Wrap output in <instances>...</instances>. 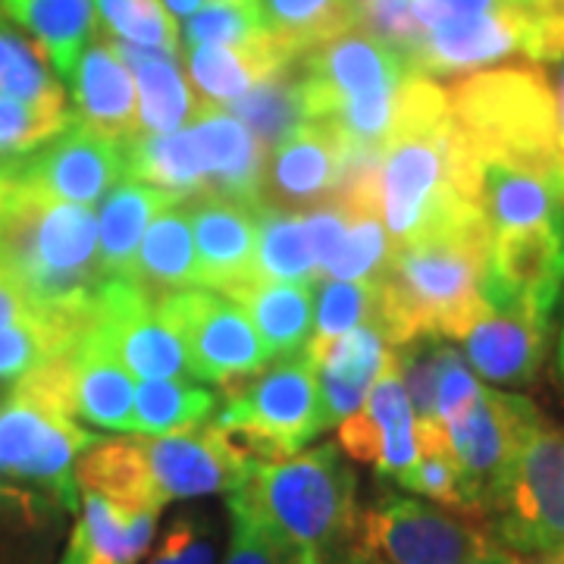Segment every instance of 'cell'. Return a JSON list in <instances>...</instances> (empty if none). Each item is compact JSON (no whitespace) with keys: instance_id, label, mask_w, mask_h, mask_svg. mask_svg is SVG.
Wrapping results in <instances>:
<instances>
[{"instance_id":"obj_1","label":"cell","mask_w":564,"mask_h":564,"mask_svg":"<svg viewBox=\"0 0 564 564\" xmlns=\"http://www.w3.org/2000/svg\"><path fill=\"white\" fill-rule=\"evenodd\" d=\"M477 185L440 79L411 73L399 91V110L380 161V217L392 245L477 217Z\"/></svg>"},{"instance_id":"obj_2","label":"cell","mask_w":564,"mask_h":564,"mask_svg":"<svg viewBox=\"0 0 564 564\" xmlns=\"http://www.w3.org/2000/svg\"><path fill=\"white\" fill-rule=\"evenodd\" d=\"M484 214L440 226L421 239L392 245L377 280V323L386 343L404 345L417 336L462 339L486 311L484 267L489 254Z\"/></svg>"},{"instance_id":"obj_3","label":"cell","mask_w":564,"mask_h":564,"mask_svg":"<svg viewBox=\"0 0 564 564\" xmlns=\"http://www.w3.org/2000/svg\"><path fill=\"white\" fill-rule=\"evenodd\" d=\"M445 91L470 176L499 166L564 180L562 122L543 66H492L458 76Z\"/></svg>"},{"instance_id":"obj_4","label":"cell","mask_w":564,"mask_h":564,"mask_svg":"<svg viewBox=\"0 0 564 564\" xmlns=\"http://www.w3.org/2000/svg\"><path fill=\"white\" fill-rule=\"evenodd\" d=\"M0 273L39 311L88 302L104 280L98 214L85 204L51 202L20 188L10 158L0 185Z\"/></svg>"},{"instance_id":"obj_5","label":"cell","mask_w":564,"mask_h":564,"mask_svg":"<svg viewBox=\"0 0 564 564\" xmlns=\"http://www.w3.org/2000/svg\"><path fill=\"white\" fill-rule=\"evenodd\" d=\"M226 502L242 505L307 564H336L358 518V480L343 448L317 445L254 470Z\"/></svg>"},{"instance_id":"obj_6","label":"cell","mask_w":564,"mask_h":564,"mask_svg":"<svg viewBox=\"0 0 564 564\" xmlns=\"http://www.w3.org/2000/svg\"><path fill=\"white\" fill-rule=\"evenodd\" d=\"M499 552L477 518L408 496H380L358 508L336 564H455Z\"/></svg>"},{"instance_id":"obj_7","label":"cell","mask_w":564,"mask_h":564,"mask_svg":"<svg viewBox=\"0 0 564 564\" xmlns=\"http://www.w3.org/2000/svg\"><path fill=\"white\" fill-rule=\"evenodd\" d=\"M489 536L511 555H552L564 549V430L545 421L527 433L496 489Z\"/></svg>"},{"instance_id":"obj_8","label":"cell","mask_w":564,"mask_h":564,"mask_svg":"<svg viewBox=\"0 0 564 564\" xmlns=\"http://www.w3.org/2000/svg\"><path fill=\"white\" fill-rule=\"evenodd\" d=\"M540 417V408L524 395L480 389V395L455 421L445 423L448 448L462 474L464 508L470 518L484 521L518 448Z\"/></svg>"},{"instance_id":"obj_9","label":"cell","mask_w":564,"mask_h":564,"mask_svg":"<svg viewBox=\"0 0 564 564\" xmlns=\"http://www.w3.org/2000/svg\"><path fill=\"white\" fill-rule=\"evenodd\" d=\"M163 321L185 345L192 377L217 383L254 377L270 361L254 323L239 304L214 289H182L158 302Z\"/></svg>"},{"instance_id":"obj_10","label":"cell","mask_w":564,"mask_h":564,"mask_svg":"<svg viewBox=\"0 0 564 564\" xmlns=\"http://www.w3.org/2000/svg\"><path fill=\"white\" fill-rule=\"evenodd\" d=\"M95 443L98 436L69 417L41 411L17 395L0 402V480L41 489L57 499L63 511L79 508L76 462Z\"/></svg>"},{"instance_id":"obj_11","label":"cell","mask_w":564,"mask_h":564,"mask_svg":"<svg viewBox=\"0 0 564 564\" xmlns=\"http://www.w3.org/2000/svg\"><path fill=\"white\" fill-rule=\"evenodd\" d=\"M88 336L141 380H195L182 339L163 321L161 307L129 276H104L91 292ZM198 383V380H195Z\"/></svg>"},{"instance_id":"obj_12","label":"cell","mask_w":564,"mask_h":564,"mask_svg":"<svg viewBox=\"0 0 564 564\" xmlns=\"http://www.w3.org/2000/svg\"><path fill=\"white\" fill-rule=\"evenodd\" d=\"M564 289V229L536 226L489 239L484 302L492 311L552 323Z\"/></svg>"},{"instance_id":"obj_13","label":"cell","mask_w":564,"mask_h":564,"mask_svg":"<svg viewBox=\"0 0 564 564\" xmlns=\"http://www.w3.org/2000/svg\"><path fill=\"white\" fill-rule=\"evenodd\" d=\"M13 182L51 202L98 204L122 180L126 170V144L110 141L88 129L76 117L57 139L35 151L10 158Z\"/></svg>"},{"instance_id":"obj_14","label":"cell","mask_w":564,"mask_h":564,"mask_svg":"<svg viewBox=\"0 0 564 564\" xmlns=\"http://www.w3.org/2000/svg\"><path fill=\"white\" fill-rule=\"evenodd\" d=\"M299 73H302L307 120L314 122L323 120L345 98L367 95L377 88H395L408 79V73L417 69H411L383 41H377L361 29H348L299 57Z\"/></svg>"},{"instance_id":"obj_15","label":"cell","mask_w":564,"mask_h":564,"mask_svg":"<svg viewBox=\"0 0 564 564\" xmlns=\"http://www.w3.org/2000/svg\"><path fill=\"white\" fill-rule=\"evenodd\" d=\"M226 404L261 423L267 433H273L292 452L323 433L317 367L307 358V351L267 364L261 373L248 380L242 395Z\"/></svg>"},{"instance_id":"obj_16","label":"cell","mask_w":564,"mask_h":564,"mask_svg":"<svg viewBox=\"0 0 564 564\" xmlns=\"http://www.w3.org/2000/svg\"><path fill=\"white\" fill-rule=\"evenodd\" d=\"M343 135L329 122H304L299 132L270 148L263 161L261 202L307 210L336 195Z\"/></svg>"},{"instance_id":"obj_17","label":"cell","mask_w":564,"mask_h":564,"mask_svg":"<svg viewBox=\"0 0 564 564\" xmlns=\"http://www.w3.org/2000/svg\"><path fill=\"white\" fill-rule=\"evenodd\" d=\"M73 117L98 135L126 144L139 135V95L135 79L113 51L107 32L88 41L69 76Z\"/></svg>"},{"instance_id":"obj_18","label":"cell","mask_w":564,"mask_h":564,"mask_svg":"<svg viewBox=\"0 0 564 564\" xmlns=\"http://www.w3.org/2000/svg\"><path fill=\"white\" fill-rule=\"evenodd\" d=\"M185 214L192 223L202 289L226 292L254 276V207L202 195L185 202Z\"/></svg>"},{"instance_id":"obj_19","label":"cell","mask_w":564,"mask_h":564,"mask_svg":"<svg viewBox=\"0 0 564 564\" xmlns=\"http://www.w3.org/2000/svg\"><path fill=\"white\" fill-rule=\"evenodd\" d=\"M141 448L163 505L173 499L229 496L248 480L236 464L223 458L204 430L163 433L154 440H141Z\"/></svg>"},{"instance_id":"obj_20","label":"cell","mask_w":564,"mask_h":564,"mask_svg":"<svg viewBox=\"0 0 564 564\" xmlns=\"http://www.w3.org/2000/svg\"><path fill=\"white\" fill-rule=\"evenodd\" d=\"M204 163L207 192L229 202L258 207L263 182V148L242 122L217 104H202L198 117L188 122Z\"/></svg>"},{"instance_id":"obj_21","label":"cell","mask_w":564,"mask_h":564,"mask_svg":"<svg viewBox=\"0 0 564 564\" xmlns=\"http://www.w3.org/2000/svg\"><path fill=\"white\" fill-rule=\"evenodd\" d=\"M549 326L486 307L462 336L467 367L496 386H530L543 367Z\"/></svg>"},{"instance_id":"obj_22","label":"cell","mask_w":564,"mask_h":564,"mask_svg":"<svg viewBox=\"0 0 564 564\" xmlns=\"http://www.w3.org/2000/svg\"><path fill=\"white\" fill-rule=\"evenodd\" d=\"M389 351L392 345L386 343L380 323L370 321L348 329L314 361L323 430L361 411L370 386L389 361Z\"/></svg>"},{"instance_id":"obj_23","label":"cell","mask_w":564,"mask_h":564,"mask_svg":"<svg viewBox=\"0 0 564 564\" xmlns=\"http://www.w3.org/2000/svg\"><path fill=\"white\" fill-rule=\"evenodd\" d=\"M158 518L161 511H122L95 492H82L57 564H139L151 549Z\"/></svg>"},{"instance_id":"obj_24","label":"cell","mask_w":564,"mask_h":564,"mask_svg":"<svg viewBox=\"0 0 564 564\" xmlns=\"http://www.w3.org/2000/svg\"><path fill=\"white\" fill-rule=\"evenodd\" d=\"M110 44L135 79L139 135H166V132L185 129L198 117L204 101L192 91V85L182 76V66L173 54L154 51V47H139V44L120 39H110Z\"/></svg>"},{"instance_id":"obj_25","label":"cell","mask_w":564,"mask_h":564,"mask_svg":"<svg viewBox=\"0 0 564 564\" xmlns=\"http://www.w3.org/2000/svg\"><path fill=\"white\" fill-rule=\"evenodd\" d=\"M254 323L270 361L302 355L314 329V285L248 276L223 292Z\"/></svg>"},{"instance_id":"obj_26","label":"cell","mask_w":564,"mask_h":564,"mask_svg":"<svg viewBox=\"0 0 564 564\" xmlns=\"http://www.w3.org/2000/svg\"><path fill=\"white\" fill-rule=\"evenodd\" d=\"M182 51L202 101L217 107L242 98L251 85L270 79L273 73L295 63V57L270 32L248 44H195Z\"/></svg>"},{"instance_id":"obj_27","label":"cell","mask_w":564,"mask_h":564,"mask_svg":"<svg viewBox=\"0 0 564 564\" xmlns=\"http://www.w3.org/2000/svg\"><path fill=\"white\" fill-rule=\"evenodd\" d=\"M129 280L154 302L182 289H202L185 204H166L161 214L148 223L135 261L129 267Z\"/></svg>"},{"instance_id":"obj_28","label":"cell","mask_w":564,"mask_h":564,"mask_svg":"<svg viewBox=\"0 0 564 564\" xmlns=\"http://www.w3.org/2000/svg\"><path fill=\"white\" fill-rule=\"evenodd\" d=\"M0 13L32 35L66 82L88 41L101 32L95 0H0Z\"/></svg>"},{"instance_id":"obj_29","label":"cell","mask_w":564,"mask_h":564,"mask_svg":"<svg viewBox=\"0 0 564 564\" xmlns=\"http://www.w3.org/2000/svg\"><path fill=\"white\" fill-rule=\"evenodd\" d=\"M79 492H95L122 511H163L141 440H98L76 462Z\"/></svg>"},{"instance_id":"obj_30","label":"cell","mask_w":564,"mask_h":564,"mask_svg":"<svg viewBox=\"0 0 564 564\" xmlns=\"http://www.w3.org/2000/svg\"><path fill=\"white\" fill-rule=\"evenodd\" d=\"M98 207V254H101L104 276H129L135 261L141 236L148 223L161 214L166 204H176L163 192L151 188L135 176H122Z\"/></svg>"},{"instance_id":"obj_31","label":"cell","mask_w":564,"mask_h":564,"mask_svg":"<svg viewBox=\"0 0 564 564\" xmlns=\"http://www.w3.org/2000/svg\"><path fill=\"white\" fill-rule=\"evenodd\" d=\"M126 170L129 176L148 182L176 204L202 198L207 192L204 163L192 126L166 135H135L126 141Z\"/></svg>"},{"instance_id":"obj_32","label":"cell","mask_w":564,"mask_h":564,"mask_svg":"<svg viewBox=\"0 0 564 564\" xmlns=\"http://www.w3.org/2000/svg\"><path fill=\"white\" fill-rule=\"evenodd\" d=\"M73 361H76V411L82 421L117 433H132L135 386L129 370L88 333L73 345Z\"/></svg>"},{"instance_id":"obj_33","label":"cell","mask_w":564,"mask_h":564,"mask_svg":"<svg viewBox=\"0 0 564 564\" xmlns=\"http://www.w3.org/2000/svg\"><path fill=\"white\" fill-rule=\"evenodd\" d=\"M63 505L32 486H0V564H51Z\"/></svg>"},{"instance_id":"obj_34","label":"cell","mask_w":564,"mask_h":564,"mask_svg":"<svg viewBox=\"0 0 564 564\" xmlns=\"http://www.w3.org/2000/svg\"><path fill=\"white\" fill-rule=\"evenodd\" d=\"M223 110H229L245 129L261 141L263 151L276 148L292 132H299L307 120V107H304V85L299 73V61L285 66L280 73H273L270 79L258 82L245 91L242 98L226 104Z\"/></svg>"},{"instance_id":"obj_35","label":"cell","mask_w":564,"mask_h":564,"mask_svg":"<svg viewBox=\"0 0 564 564\" xmlns=\"http://www.w3.org/2000/svg\"><path fill=\"white\" fill-rule=\"evenodd\" d=\"M254 276L304 285L321 282L304 236L302 210L267 202L254 207Z\"/></svg>"},{"instance_id":"obj_36","label":"cell","mask_w":564,"mask_h":564,"mask_svg":"<svg viewBox=\"0 0 564 564\" xmlns=\"http://www.w3.org/2000/svg\"><path fill=\"white\" fill-rule=\"evenodd\" d=\"M217 411V395L195 380H144L132 399V433L163 436L198 430Z\"/></svg>"},{"instance_id":"obj_37","label":"cell","mask_w":564,"mask_h":564,"mask_svg":"<svg viewBox=\"0 0 564 564\" xmlns=\"http://www.w3.org/2000/svg\"><path fill=\"white\" fill-rule=\"evenodd\" d=\"M263 29L299 61L311 47L355 29L351 0H258Z\"/></svg>"},{"instance_id":"obj_38","label":"cell","mask_w":564,"mask_h":564,"mask_svg":"<svg viewBox=\"0 0 564 564\" xmlns=\"http://www.w3.org/2000/svg\"><path fill=\"white\" fill-rule=\"evenodd\" d=\"M317 304H314V329L307 339V358L317 361L329 345L348 329L361 323L377 321L380 289L377 282L364 280H323L317 282Z\"/></svg>"},{"instance_id":"obj_39","label":"cell","mask_w":564,"mask_h":564,"mask_svg":"<svg viewBox=\"0 0 564 564\" xmlns=\"http://www.w3.org/2000/svg\"><path fill=\"white\" fill-rule=\"evenodd\" d=\"M204 433L210 436V443L220 448L223 458L236 464L245 477H251L254 470L285 462V458L295 455L282 440L267 433L261 423L245 417L242 411L232 408V404H223L217 414H210V421L204 423Z\"/></svg>"},{"instance_id":"obj_40","label":"cell","mask_w":564,"mask_h":564,"mask_svg":"<svg viewBox=\"0 0 564 564\" xmlns=\"http://www.w3.org/2000/svg\"><path fill=\"white\" fill-rule=\"evenodd\" d=\"M351 207V204H348ZM392 254V239L386 232L383 217L373 207H351V223L345 236L343 251L329 267V280H364L377 282L383 276Z\"/></svg>"},{"instance_id":"obj_41","label":"cell","mask_w":564,"mask_h":564,"mask_svg":"<svg viewBox=\"0 0 564 564\" xmlns=\"http://www.w3.org/2000/svg\"><path fill=\"white\" fill-rule=\"evenodd\" d=\"M263 22L258 0H207L182 25V47L195 44H248L261 39Z\"/></svg>"},{"instance_id":"obj_42","label":"cell","mask_w":564,"mask_h":564,"mask_svg":"<svg viewBox=\"0 0 564 564\" xmlns=\"http://www.w3.org/2000/svg\"><path fill=\"white\" fill-rule=\"evenodd\" d=\"M73 120L69 107H39L0 95V158H22L57 139Z\"/></svg>"},{"instance_id":"obj_43","label":"cell","mask_w":564,"mask_h":564,"mask_svg":"<svg viewBox=\"0 0 564 564\" xmlns=\"http://www.w3.org/2000/svg\"><path fill=\"white\" fill-rule=\"evenodd\" d=\"M10 395H17L22 402L35 404L41 411L61 414L76 421V361H73V348H66L61 355L41 361L39 367H32L25 377L17 380V386L10 389Z\"/></svg>"},{"instance_id":"obj_44","label":"cell","mask_w":564,"mask_h":564,"mask_svg":"<svg viewBox=\"0 0 564 564\" xmlns=\"http://www.w3.org/2000/svg\"><path fill=\"white\" fill-rule=\"evenodd\" d=\"M229 505V518H232V540L223 564H307L289 543H282L280 536L261 524L254 514H248L242 505Z\"/></svg>"},{"instance_id":"obj_45","label":"cell","mask_w":564,"mask_h":564,"mask_svg":"<svg viewBox=\"0 0 564 564\" xmlns=\"http://www.w3.org/2000/svg\"><path fill=\"white\" fill-rule=\"evenodd\" d=\"M395 484L408 489V492H414V496H423L430 502L467 514V508H464L462 474H458V464L452 458V452H443V455H417V462L411 464L404 474H399Z\"/></svg>"},{"instance_id":"obj_46","label":"cell","mask_w":564,"mask_h":564,"mask_svg":"<svg viewBox=\"0 0 564 564\" xmlns=\"http://www.w3.org/2000/svg\"><path fill=\"white\" fill-rule=\"evenodd\" d=\"M302 223L304 236H307V248H311V258L317 263L321 280H326V273H329V267L339 258L345 236H348L351 207L343 198L333 195V198H326V202L302 210Z\"/></svg>"},{"instance_id":"obj_47","label":"cell","mask_w":564,"mask_h":564,"mask_svg":"<svg viewBox=\"0 0 564 564\" xmlns=\"http://www.w3.org/2000/svg\"><path fill=\"white\" fill-rule=\"evenodd\" d=\"M148 564H217V543L210 521L198 511L180 514L166 527L161 545L148 558Z\"/></svg>"},{"instance_id":"obj_48","label":"cell","mask_w":564,"mask_h":564,"mask_svg":"<svg viewBox=\"0 0 564 564\" xmlns=\"http://www.w3.org/2000/svg\"><path fill=\"white\" fill-rule=\"evenodd\" d=\"M527 20V63L552 66L564 57V0H511Z\"/></svg>"},{"instance_id":"obj_49","label":"cell","mask_w":564,"mask_h":564,"mask_svg":"<svg viewBox=\"0 0 564 564\" xmlns=\"http://www.w3.org/2000/svg\"><path fill=\"white\" fill-rule=\"evenodd\" d=\"M480 380L477 373L467 367L464 355L455 348L452 358L445 361L443 377H440V389H436V417L443 423L455 421L467 404L480 395Z\"/></svg>"},{"instance_id":"obj_50","label":"cell","mask_w":564,"mask_h":564,"mask_svg":"<svg viewBox=\"0 0 564 564\" xmlns=\"http://www.w3.org/2000/svg\"><path fill=\"white\" fill-rule=\"evenodd\" d=\"M336 426H339V448H343L345 455L351 462L373 467L377 458H380V448H383V436H380V426L367 417V411L361 408L358 414L345 417Z\"/></svg>"},{"instance_id":"obj_51","label":"cell","mask_w":564,"mask_h":564,"mask_svg":"<svg viewBox=\"0 0 564 564\" xmlns=\"http://www.w3.org/2000/svg\"><path fill=\"white\" fill-rule=\"evenodd\" d=\"M41 311L7 273H0V329L39 317Z\"/></svg>"},{"instance_id":"obj_52","label":"cell","mask_w":564,"mask_h":564,"mask_svg":"<svg viewBox=\"0 0 564 564\" xmlns=\"http://www.w3.org/2000/svg\"><path fill=\"white\" fill-rule=\"evenodd\" d=\"M20 39H22L20 29L0 13V79H3V73H7V69H10V63H13V54H17V44H20Z\"/></svg>"},{"instance_id":"obj_53","label":"cell","mask_w":564,"mask_h":564,"mask_svg":"<svg viewBox=\"0 0 564 564\" xmlns=\"http://www.w3.org/2000/svg\"><path fill=\"white\" fill-rule=\"evenodd\" d=\"M163 7L173 13V17H180V20H188L195 10H202V3L204 0H161Z\"/></svg>"},{"instance_id":"obj_54","label":"cell","mask_w":564,"mask_h":564,"mask_svg":"<svg viewBox=\"0 0 564 564\" xmlns=\"http://www.w3.org/2000/svg\"><path fill=\"white\" fill-rule=\"evenodd\" d=\"M508 564H564V549L552 555H511L508 552Z\"/></svg>"},{"instance_id":"obj_55","label":"cell","mask_w":564,"mask_h":564,"mask_svg":"<svg viewBox=\"0 0 564 564\" xmlns=\"http://www.w3.org/2000/svg\"><path fill=\"white\" fill-rule=\"evenodd\" d=\"M496 558V555H489V558H470V562H455V564H489Z\"/></svg>"},{"instance_id":"obj_56","label":"cell","mask_w":564,"mask_h":564,"mask_svg":"<svg viewBox=\"0 0 564 564\" xmlns=\"http://www.w3.org/2000/svg\"><path fill=\"white\" fill-rule=\"evenodd\" d=\"M489 564H508V552L502 549V552H499V555H496V558H492Z\"/></svg>"},{"instance_id":"obj_57","label":"cell","mask_w":564,"mask_h":564,"mask_svg":"<svg viewBox=\"0 0 564 564\" xmlns=\"http://www.w3.org/2000/svg\"><path fill=\"white\" fill-rule=\"evenodd\" d=\"M7 180V158H0V185Z\"/></svg>"},{"instance_id":"obj_58","label":"cell","mask_w":564,"mask_h":564,"mask_svg":"<svg viewBox=\"0 0 564 564\" xmlns=\"http://www.w3.org/2000/svg\"><path fill=\"white\" fill-rule=\"evenodd\" d=\"M558 358H562V370H564V329H562V351H558Z\"/></svg>"}]
</instances>
